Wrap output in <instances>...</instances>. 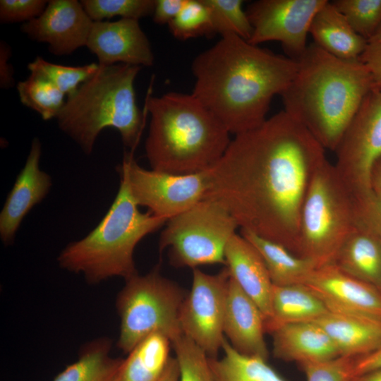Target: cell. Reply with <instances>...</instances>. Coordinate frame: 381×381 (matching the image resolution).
<instances>
[{
	"label": "cell",
	"instance_id": "cell-1",
	"mask_svg": "<svg viewBox=\"0 0 381 381\" xmlns=\"http://www.w3.org/2000/svg\"><path fill=\"white\" fill-rule=\"evenodd\" d=\"M325 150L282 110L231 139L210 169L205 198L224 205L241 229L298 256L303 204L315 175L327 161Z\"/></svg>",
	"mask_w": 381,
	"mask_h": 381
},
{
	"label": "cell",
	"instance_id": "cell-2",
	"mask_svg": "<svg viewBox=\"0 0 381 381\" xmlns=\"http://www.w3.org/2000/svg\"><path fill=\"white\" fill-rule=\"evenodd\" d=\"M298 63L232 34L193 61L192 94L235 135L267 118L272 98L294 79Z\"/></svg>",
	"mask_w": 381,
	"mask_h": 381
},
{
	"label": "cell",
	"instance_id": "cell-3",
	"mask_svg": "<svg viewBox=\"0 0 381 381\" xmlns=\"http://www.w3.org/2000/svg\"><path fill=\"white\" fill-rule=\"evenodd\" d=\"M297 61V72L281 95L284 111L334 152L375 85L372 75L360 59L335 57L314 42Z\"/></svg>",
	"mask_w": 381,
	"mask_h": 381
},
{
	"label": "cell",
	"instance_id": "cell-4",
	"mask_svg": "<svg viewBox=\"0 0 381 381\" xmlns=\"http://www.w3.org/2000/svg\"><path fill=\"white\" fill-rule=\"evenodd\" d=\"M145 107L150 114L145 148L151 169L174 174L207 171L231 143L224 125L192 93L150 96Z\"/></svg>",
	"mask_w": 381,
	"mask_h": 381
},
{
	"label": "cell",
	"instance_id": "cell-5",
	"mask_svg": "<svg viewBox=\"0 0 381 381\" xmlns=\"http://www.w3.org/2000/svg\"><path fill=\"white\" fill-rule=\"evenodd\" d=\"M140 66L116 64L100 66L67 99L56 117L59 129L87 155L92 153L101 131L116 129L123 144L135 148L143 128L137 106L135 80Z\"/></svg>",
	"mask_w": 381,
	"mask_h": 381
},
{
	"label": "cell",
	"instance_id": "cell-6",
	"mask_svg": "<svg viewBox=\"0 0 381 381\" xmlns=\"http://www.w3.org/2000/svg\"><path fill=\"white\" fill-rule=\"evenodd\" d=\"M124 180L97 226L80 240L70 243L60 253L59 266L82 274L95 284L119 277L125 280L138 274L134 250L146 236L165 225L167 220L150 211H140Z\"/></svg>",
	"mask_w": 381,
	"mask_h": 381
},
{
	"label": "cell",
	"instance_id": "cell-7",
	"mask_svg": "<svg viewBox=\"0 0 381 381\" xmlns=\"http://www.w3.org/2000/svg\"><path fill=\"white\" fill-rule=\"evenodd\" d=\"M337 177L360 220L367 225L381 221L372 186V171L381 157V85L367 94L336 150Z\"/></svg>",
	"mask_w": 381,
	"mask_h": 381
},
{
	"label": "cell",
	"instance_id": "cell-8",
	"mask_svg": "<svg viewBox=\"0 0 381 381\" xmlns=\"http://www.w3.org/2000/svg\"><path fill=\"white\" fill-rule=\"evenodd\" d=\"M118 294L116 308L120 318L117 346L128 353L153 334H161L172 343L183 334L180 313L188 293L163 276L159 266L144 275L125 280Z\"/></svg>",
	"mask_w": 381,
	"mask_h": 381
},
{
	"label": "cell",
	"instance_id": "cell-9",
	"mask_svg": "<svg viewBox=\"0 0 381 381\" xmlns=\"http://www.w3.org/2000/svg\"><path fill=\"white\" fill-rule=\"evenodd\" d=\"M360 226L363 225L327 160L315 175L303 204L298 256L318 267L332 264L344 241Z\"/></svg>",
	"mask_w": 381,
	"mask_h": 381
},
{
	"label": "cell",
	"instance_id": "cell-10",
	"mask_svg": "<svg viewBox=\"0 0 381 381\" xmlns=\"http://www.w3.org/2000/svg\"><path fill=\"white\" fill-rule=\"evenodd\" d=\"M239 227L229 211L218 201L204 198L169 219L162 230L159 249H168L169 262L176 267L226 265L225 250Z\"/></svg>",
	"mask_w": 381,
	"mask_h": 381
},
{
	"label": "cell",
	"instance_id": "cell-11",
	"mask_svg": "<svg viewBox=\"0 0 381 381\" xmlns=\"http://www.w3.org/2000/svg\"><path fill=\"white\" fill-rule=\"evenodd\" d=\"M116 171L139 206L167 221L203 200L209 190L210 169L190 174H174L146 169L126 153Z\"/></svg>",
	"mask_w": 381,
	"mask_h": 381
},
{
	"label": "cell",
	"instance_id": "cell-12",
	"mask_svg": "<svg viewBox=\"0 0 381 381\" xmlns=\"http://www.w3.org/2000/svg\"><path fill=\"white\" fill-rule=\"evenodd\" d=\"M229 279L226 266L215 274L193 269L191 289L181 310L183 334L210 358H217L226 339L223 325Z\"/></svg>",
	"mask_w": 381,
	"mask_h": 381
},
{
	"label": "cell",
	"instance_id": "cell-13",
	"mask_svg": "<svg viewBox=\"0 0 381 381\" xmlns=\"http://www.w3.org/2000/svg\"><path fill=\"white\" fill-rule=\"evenodd\" d=\"M327 0H258L246 13L253 27L249 43L279 42L286 56L298 60L307 48L312 20Z\"/></svg>",
	"mask_w": 381,
	"mask_h": 381
},
{
	"label": "cell",
	"instance_id": "cell-14",
	"mask_svg": "<svg viewBox=\"0 0 381 381\" xmlns=\"http://www.w3.org/2000/svg\"><path fill=\"white\" fill-rule=\"evenodd\" d=\"M93 22L80 1L49 0L44 12L20 30L32 41L47 44L52 54L64 56L86 47Z\"/></svg>",
	"mask_w": 381,
	"mask_h": 381
},
{
	"label": "cell",
	"instance_id": "cell-15",
	"mask_svg": "<svg viewBox=\"0 0 381 381\" xmlns=\"http://www.w3.org/2000/svg\"><path fill=\"white\" fill-rule=\"evenodd\" d=\"M301 284L315 294L329 312L381 319V291L333 264L316 267Z\"/></svg>",
	"mask_w": 381,
	"mask_h": 381
},
{
	"label": "cell",
	"instance_id": "cell-16",
	"mask_svg": "<svg viewBox=\"0 0 381 381\" xmlns=\"http://www.w3.org/2000/svg\"><path fill=\"white\" fill-rule=\"evenodd\" d=\"M86 47L100 66H152L155 61L150 42L135 19L93 22Z\"/></svg>",
	"mask_w": 381,
	"mask_h": 381
},
{
	"label": "cell",
	"instance_id": "cell-17",
	"mask_svg": "<svg viewBox=\"0 0 381 381\" xmlns=\"http://www.w3.org/2000/svg\"><path fill=\"white\" fill-rule=\"evenodd\" d=\"M41 153V143L35 138L25 166L18 175L1 211L0 238L6 246L13 243L24 217L49 192L52 179L40 168Z\"/></svg>",
	"mask_w": 381,
	"mask_h": 381
},
{
	"label": "cell",
	"instance_id": "cell-18",
	"mask_svg": "<svg viewBox=\"0 0 381 381\" xmlns=\"http://www.w3.org/2000/svg\"><path fill=\"white\" fill-rule=\"evenodd\" d=\"M223 331L240 353L267 360L265 317L256 303L231 277L228 283Z\"/></svg>",
	"mask_w": 381,
	"mask_h": 381
},
{
	"label": "cell",
	"instance_id": "cell-19",
	"mask_svg": "<svg viewBox=\"0 0 381 381\" xmlns=\"http://www.w3.org/2000/svg\"><path fill=\"white\" fill-rule=\"evenodd\" d=\"M226 267L231 277L258 306L265 322L271 315L273 284L255 248L241 234H234L225 250Z\"/></svg>",
	"mask_w": 381,
	"mask_h": 381
},
{
	"label": "cell",
	"instance_id": "cell-20",
	"mask_svg": "<svg viewBox=\"0 0 381 381\" xmlns=\"http://www.w3.org/2000/svg\"><path fill=\"white\" fill-rule=\"evenodd\" d=\"M272 353L286 362H320L340 356L324 329L315 322L289 324L270 333Z\"/></svg>",
	"mask_w": 381,
	"mask_h": 381
},
{
	"label": "cell",
	"instance_id": "cell-21",
	"mask_svg": "<svg viewBox=\"0 0 381 381\" xmlns=\"http://www.w3.org/2000/svg\"><path fill=\"white\" fill-rule=\"evenodd\" d=\"M315 322L327 334L341 356L357 358L381 347V319L328 312Z\"/></svg>",
	"mask_w": 381,
	"mask_h": 381
},
{
	"label": "cell",
	"instance_id": "cell-22",
	"mask_svg": "<svg viewBox=\"0 0 381 381\" xmlns=\"http://www.w3.org/2000/svg\"><path fill=\"white\" fill-rule=\"evenodd\" d=\"M332 264L381 291V237L371 229L360 226L351 231Z\"/></svg>",
	"mask_w": 381,
	"mask_h": 381
},
{
	"label": "cell",
	"instance_id": "cell-23",
	"mask_svg": "<svg viewBox=\"0 0 381 381\" xmlns=\"http://www.w3.org/2000/svg\"><path fill=\"white\" fill-rule=\"evenodd\" d=\"M309 34L322 49L345 60L360 59L368 44L329 1L315 15Z\"/></svg>",
	"mask_w": 381,
	"mask_h": 381
},
{
	"label": "cell",
	"instance_id": "cell-24",
	"mask_svg": "<svg viewBox=\"0 0 381 381\" xmlns=\"http://www.w3.org/2000/svg\"><path fill=\"white\" fill-rule=\"evenodd\" d=\"M329 312L323 302L301 284L272 286L271 315L266 333L289 324L315 322Z\"/></svg>",
	"mask_w": 381,
	"mask_h": 381
},
{
	"label": "cell",
	"instance_id": "cell-25",
	"mask_svg": "<svg viewBox=\"0 0 381 381\" xmlns=\"http://www.w3.org/2000/svg\"><path fill=\"white\" fill-rule=\"evenodd\" d=\"M240 234L260 253L274 285L303 284L318 267L313 261L294 255L276 242L243 229Z\"/></svg>",
	"mask_w": 381,
	"mask_h": 381
},
{
	"label": "cell",
	"instance_id": "cell-26",
	"mask_svg": "<svg viewBox=\"0 0 381 381\" xmlns=\"http://www.w3.org/2000/svg\"><path fill=\"white\" fill-rule=\"evenodd\" d=\"M171 346L161 334L148 336L123 359L113 381H157L171 358Z\"/></svg>",
	"mask_w": 381,
	"mask_h": 381
},
{
	"label": "cell",
	"instance_id": "cell-27",
	"mask_svg": "<svg viewBox=\"0 0 381 381\" xmlns=\"http://www.w3.org/2000/svg\"><path fill=\"white\" fill-rule=\"evenodd\" d=\"M110 339L97 338L83 347L78 359L53 381H113L123 359L111 355Z\"/></svg>",
	"mask_w": 381,
	"mask_h": 381
},
{
	"label": "cell",
	"instance_id": "cell-28",
	"mask_svg": "<svg viewBox=\"0 0 381 381\" xmlns=\"http://www.w3.org/2000/svg\"><path fill=\"white\" fill-rule=\"evenodd\" d=\"M222 350V357H209L214 381H287L267 364V360L240 353L226 339Z\"/></svg>",
	"mask_w": 381,
	"mask_h": 381
},
{
	"label": "cell",
	"instance_id": "cell-29",
	"mask_svg": "<svg viewBox=\"0 0 381 381\" xmlns=\"http://www.w3.org/2000/svg\"><path fill=\"white\" fill-rule=\"evenodd\" d=\"M16 89L20 102L37 112L44 121L56 119L66 100L65 95L54 85L32 73L18 82Z\"/></svg>",
	"mask_w": 381,
	"mask_h": 381
},
{
	"label": "cell",
	"instance_id": "cell-30",
	"mask_svg": "<svg viewBox=\"0 0 381 381\" xmlns=\"http://www.w3.org/2000/svg\"><path fill=\"white\" fill-rule=\"evenodd\" d=\"M208 8L213 35L232 34L248 41L253 27L241 0H202Z\"/></svg>",
	"mask_w": 381,
	"mask_h": 381
},
{
	"label": "cell",
	"instance_id": "cell-31",
	"mask_svg": "<svg viewBox=\"0 0 381 381\" xmlns=\"http://www.w3.org/2000/svg\"><path fill=\"white\" fill-rule=\"evenodd\" d=\"M99 66L96 63L79 66H63L47 61L40 56L28 64L30 73L42 76L67 96L94 75Z\"/></svg>",
	"mask_w": 381,
	"mask_h": 381
},
{
	"label": "cell",
	"instance_id": "cell-32",
	"mask_svg": "<svg viewBox=\"0 0 381 381\" xmlns=\"http://www.w3.org/2000/svg\"><path fill=\"white\" fill-rule=\"evenodd\" d=\"M352 29L368 42L381 25V0L331 1Z\"/></svg>",
	"mask_w": 381,
	"mask_h": 381
},
{
	"label": "cell",
	"instance_id": "cell-33",
	"mask_svg": "<svg viewBox=\"0 0 381 381\" xmlns=\"http://www.w3.org/2000/svg\"><path fill=\"white\" fill-rule=\"evenodd\" d=\"M168 26L171 35L181 40L214 36L210 13L202 0H187Z\"/></svg>",
	"mask_w": 381,
	"mask_h": 381
},
{
	"label": "cell",
	"instance_id": "cell-34",
	"mask_svg": "<svg viewBox=\"0 0 381 381\" xmlns=\"http://www.w3.org/2000/svg\"><path fill=\"white\" fill-rule=\"evenodd\" d=\"M171 345L179 365V381H214L208 356L195 342L182 334Z\"/></svg>",
	"mask_w": 381,
	"mask_h": 381
},
{
	"label": "cell",
	"instance_id": "cell-35",
	"mask_svg": "<svg viewBox=\"0 0 381 381\" xmlns=\"http://www.w3.org/2000/svg\"><path fill=\"white\" fill-rule=\"evenodd\" d=\"M156 0H81L85 11L94 21L115 16L135 19L152 16Z\"/></svg>",
	"mask_w": 381,
	"mask_h": 381
},
{
	"label": "cell",
	"instance_id": "cell-36",
	"mask_svg": "<svg viewBox=\"0 0 381 381\" xmlns=\"http://www.w3.org/2000/svg\"><path fill=\"white\" fill-rule=\"evenodd\" d=\"M354 358L338 356L320 362L300 364L307 381H351Z\"/></svg>",
	"mask_w": 381,
	"mask_h": 381
},
{
	"label": "cell",
	"instance_id": "cell-37",
	"mask_svg": "<svg viewBox=\"0 0 381 381\" xmlns=\"http://www.w3.org/2000/svg\"><path fill=\"white\" fill-rule=\"evenodd\" d=\"M47 0H1V23H27L39 17L46 8Z\"/></svg>",
	"mask_w": 381,
	"mask_h": 381
},
{
	"label": "cell",
	"instance_id": "cell-38",
	"mask_svg": "<svg viewBox=\"0 0 381 381\" xmlns=\"http://www.w3.org/2000/svg\"><path fill=\"white\" fill-rule=\"evenodd\" d=\"M187 0H156L153 21L158 25L169 24L181 11Z\"/></svg>",
	"mask_w": 381,
	"mask_h": 381
},
{
	"label": "cell",
	"instance_id": "cell-39",
	"mask_svg": "<svg viewBox=\"0 0 381 381\" xmlns=\"http://www.w3.org/2000/svg\"><path fill=\"white\" fill-rule=\"evenodd\" d=\"M360 60L370 71L374 84L381 85V44H368Z\"/></svg>",
	"mask_w": 381,
	"mask_h": 381
},
{
	"label": "cell",
	"instance_id": "cell-40",
	"mask_svg": "<svg viewBox=\"0 0 381 381\" xmlns=\"http://www.w3.org/2000/svg\"><path fill=\"white\" fill-rule=\"evenodd\" d=\"M12 55L11 47L4 41L0 42V87L9 89L15 84L14 69L10 63Z\"/></svg>",
	"mask_w": 381,
	"mask_h": 381
},
{
	"label": "cell",
	"instance_id": "cell-41",
	"mask_svg": "<svg viewBox=\"0 0 381 381\" xmlns=\"http://www.w3.org/2000/svg\"><path fill=\"white\" fill-rule=\"evenodd\" d=\"M380 368H381V347L370 353L353 359V377Z\"/></svg>",
	"mask_w": 381,
	"mask_h": 381
},
{
	"label": "cell",
	"instance_id": "cell-42",
	"mask_svg": "<svg viewBox=\"0 0 381 381\" xmlns=\"http://www.w3.org/2000/svg\"><path fill=\"white\" fill-rule=\"evenodd\" d=\"M372 190L381 211V157L375 162L371 176Z\"/></svg>",
	"mask_w": 381,
	"mask_h": 381
},
{
	"label": "cell",
	"instance_id": "cell-43",
	"mask_svg": "<svg viewBox=\"0 0 381 381\" xmlns=\"http://www.w3.org/2000/svg\"><path fill=\"white\" fill-rule=\"evenodd\" d=\"M179 370L177 361L175 357L169 358V362L157 381H179Z\"/></svg>",
	"mask_w": 381,
	"mask_h": 381
},
{
	"label": "cell",
	"instance_id": "cell-44",
	"mask_svg": "<svg viewBox=\"0 0 381 381\" xmlns=\"http://www.w3.org/2000/svg\"><path fill=\"white\" fill-rule=\"evenodd\" d=\"M351 381H381V368L355 376Z\"/></svg>",
	"mask_w": 381,
	"mask_h": 381
},
{
	"label": "cell",
	"instance_id": "cell-45",
	"mask_svg": "<svg viewBox=\"0 0 381 381\" xmlns=\"http://www.w3.org/2000/svg\"><path fill=\"white\" fill-rule=\"evenodd\" d=\"M368 44H381V25L373 37L368 41Z\"/></svg>",
	"mask_w": 381,
	"mask_h": 381
}]
</instances>
